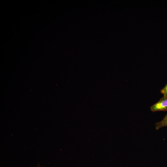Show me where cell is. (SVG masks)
<instances>
[{
  "label": "cell",
  "instance_id": "obj_1",
  "mask_svg": "<svg viewBox=\"0 0 167 167\" xmlns=\"http://www.w3.org/2000/svg\"><path fill=\"white\" fill-rule=\"evenodd\" d=\"M151 110L153 112L167 111V96H164L156 103L150 107Z\"/></svg>",
  "mask_w": 167,
  "mask_h": 167
},
{
  "label": "cell",
  "instance_id": "obj_4",
  "mask_svg": "<svg viewBox=\"0 0 167 167\" xmlns=\"http://www.w3.org/2000/svg\"><path fill=\"white\" fill-rule=\"evenodd\" d=\"M38 167H40V166L39 165V166H38Z\"/></svg>",
  "mask_w": 167,
  "mask_h": 167
},
{
  "label": "cell",
  "instance_id": "obj_3",
  "mask_svg": "<svg viewBox=\"0 0 167 167\" xmlns=\"http://www.w3.org/2000/svg\"><path fill=\"white\" fill-rule=\"evenodd\" d=\"M161 92L164 96H167V84L161 90Z\"/></svg>",
  "mask_w": 167,
  "mask_h": 167
},
{
  "label": "cell",
  "instance_id": "obj_2",
  "mask_svg": "<svg viewBox=\"0 0 167 167\" xmlns=\"http://www.w3.org/2000/svg\"><path fill=\"white\" fill-rule=\"evenodd\" d=\"M164 126H167V114L161 121L155 124V128L156 130H159Z\"/></svg>",
  "mask_w": 167,
  "mask_h": 167
}]
</instances>
